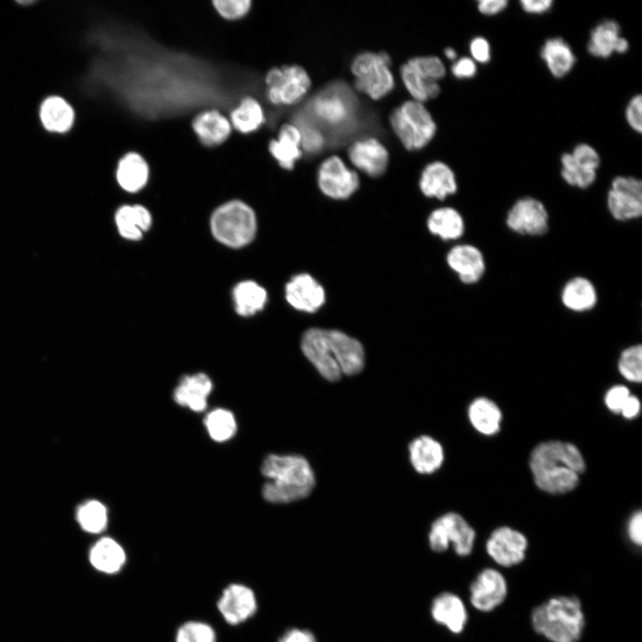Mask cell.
Wrapping results in <instances>:
<instances>
[{
    "label": "cell",
    "mask_w": 642,
    "mask_h": 642,
    "mask_svg": "<svg viewBox=\"0 0 642 642\" xmlns=\"http://www.w3.org/2000/svg\"><path fill=\"white\" fill-rule=\"evenodd\" d=\"M429 231L445 241L457 240L465 231V223L461 213L452 207L434 210L427 219Z\"/></svg>",
    "instance_id": "d6a6232c"
},
{
    "label": "cell",
    "mask_w": 642,
    "mask_h": 642,
    "mask_svg": "<svg viewBox=\"0 0 642 642\" xmlns=\"http://www.w3.org/2000/svg\"><path fill=\"white\" fill-rule=\"evenodd\" d=\"M116 177L119 185L127 192L141 190L149 177V167L137 152H128L119 161Z\"/></svg>",
    "instance_id": "1f68e13d"
},
{
    "label": "cell",
    "mask_w": 642,
    "mask_h": 642,
    "mask_svg": "<svg viewBox=\"0 0 642 642\" xmlns=\"http://www.w3.org/2000/svg\"><path fill=\"white\" fill-rule=\"evenodd\" d=\"M617 368L620 374L631 383H641L642 380V346L632 344L621 352Z\"/></svg>",
    "instance_id": "b9f144b4"
},
{
    "label": "cell",
    "mask_w": 642,
    "mask_h": 642,
    "mask_svg": "<svg viewBox=\"0 0 642 642\" xmlns=\"http://www.w3.org/2000/svg\"><path fill=\"white\" fill-rule=\"evenodd\" d=\"M193 128L202 143L211 146L223 143L228 137L231 123L218 111L210 110L193 119Z\"/></svg>",
    "instance_id": "f546056e"
},
{
    "label": "cell",
    "mask_w": 642,
    "mask_h": 642,
    "mask_svg": "<svg viewBox=\"0 0 642 642\" xmlns=\"http://www.w3.org/2000/svg\"><path fill=\"white\" fill-rule=\"evenodd\" d=\"M301 350L318 373L330 382L342 374L354 375L364 366L361 343L337 330L309 329L302 337Z\"/></svg>",
    "instance_id": "6da1fadb"
},
{
    "label": "cell",
    "mask_w": 642,
    "mask_h": 642,
    "mask_svg": "<svg viewBox=\"0 0 642 642\" xmlns=\"http://www.w3.org/2000/svg\"><path fill=\"white\" fill-rule=\"evenodd\" d=\"M446 72L443 62L435 55L410 58L399 68L401 81L412 100L423 103L439 95V81Z\"/></svg>",
    "instance_id": "9c48e42d"
},
{
    "label": "cell",
    "mask_w": 642,
    "mask_h": 642,
    "mask_svg": "<svg viewBox=\"0 0 642 642\" xmlns=\"http://www.w3.org/2000/svg\"><path fill=\"white\" fill-rule=\"evenodd\" d=\"M535 632L549 642H578L585 625L580 600L575 596H555L535 606L531 614Z\"/></svg>",
    "instance_id": "277c9868"
},
{
    "label": "cell",
    "mask_w": 642,
    "mask_h": 642,
    "mask_svg": "<svg viewBox=\"0 0 642 642\" xmlns=\"http://www.w3.org/2000/svg\"><path fill=\"white\" fill-rule=\"evenodd\" d=\"M625 119L629 127L635 132L641 134L642 132V96L640 94L633 95L626 108Z\"/></svg>",
    "instance_id": "bcb514c9"
},
{
    "label": "cell",
    "mask_w": 642,
    "mask_h": 642,
    "mask_svg": "<svg viewBox=\"0 0 642 642\" xmlns=\"http://www.w3.org/2000/svg\"><path fill=\"white\" fill-rule=\"evenodd\" d=\"M317 185L321 192L335 200L350 197L359 186V177L338 155L325 159L317 169Z\"/></svg>",
    "instance_id": "5bb4252c"
},
{
    "label": "cell",
    "mask_w": 642,
    "mask_h": 642,
    "mask_svg": "<svg viewBox=\"0 0 642 642\" xmlns=\"http://www.w3.org/2000/svg\"><path fill=\"white\" fill-rule=\"evenodd\" d=\"M444 55L447 59L453 62H455L458 58L457 51L452 47L445 48Z\"/></svg>",
    "instance_id": "6f0895ef"
},
{
    "label": "cell",
    "mask_w": 642,
    "mask_h": 642,
    "mask_svg": "<svg viewBox=\"0 0 642 642\" xmlns=\"http://www.w3.org/2000/svg\"><path fill=\"white\" fill-rule=\"evenodd\" d=\"M285 297L294 309L313 313L325 302V291L311 276L299 274L285 286Z\"/></svg>",
    "instance_id": "d6986e66"
},
{
    "label": "cell",
    "mask_w": 642,
    "mask_h": 642,
    "mask_svg": "<svg viewBox=\"0 0 642 642\" xmlns=\"http://www.w3.org/2000/svg\"><path fill=\"white\" fill-rule=\"evenodd\" d=\"M352 166L369 177L383 175L389 164V152L375 137H365L353 142L348 149Z\"/></svg>",
    "instance_id": "e0dca14e"
},
{
    "label": "cell",
    "mask_w": 642,
    "mask_h": 642,
    "mask_svg": "<svg viewBox=\"0 0 642 642\" xmlns=\"http://www.w3.org/2000/svg\"><path fill=\"white\" fill-rule=\"evenodd\" d=\"M212 391V382L203 373L185 375L173 392L174 400L194 412L203 411Z\"/></svg>",
    "instance_id": "603a6c76"
},
{
    "label": "cell",
    "mask_w": 642,
    "mask_h": 642,
    "mask_svg": "<svg viewBox=\"0 0 642 642\" xmlns=\"http://www.w3.org/2000/svg\"><path fill=\"white\" fill-rule=\"evenodd\" d=\"M640 411V402L638 399L631 395L628 398L624 406L622 407L621 413L623 417L627 419H632L636 417Z\"/></svg>",
    "instance_id": "11a10c76"
},
{
    "label": "cell",
    "mask_w": 642,
    "mask_h": 642,
    "mask_svg": "<svg viewBox=\"0 0 642 642\" xmlns=\"http://www.w3.org/2000/svg\"><path fill=\"white\" fill-rule=\"evenodd\" d=\"M233 298L236 312L248 317L261 310L267 301V292L253 281H243L235 285Z\"/></svg>",
    "instance_id": "8d00e7d4"
},
{
    "label": "cell",
    "mask_w": 642,
    "mask_h": 642,
    "mask_svg": "<svg viewBox=\"0 0 642 642\" xmlns=\"http://www.w3.org/2000/svg\"><path fill=\"white\" fill-rule=\"evenodd\" d=\"M571 154L575 162L586 169L597 171L601 164L600 155L597 151L586 143L576 144Z\"/></svg>",
    "instance_id": "7bdbcfd3"
},
{
    "label": "cell",
    "mask_w": 642,
    "mask_h": 642,
    "mask_svg": "<svg viewBox=\"0 0 642 642\" xmlns=\"http://www.w3.org/2000/svg\"><path fill=\"white\" fill-rule=\"evenodd\" d=\"M449 267L458 276L459 280L467 285L480 283L487 270V263L482 251L471 243H461L452 247L446 257Z\"/></svg>",
    "instance_id": "ac0fdd59"
},
{
    "label": "cell",
    "mask_w": 642,
    "mask_h": 642,
    "mask_svg": "<svg viewBox=\"0 0 642 642\" xmlns=\"http://www.w3.org/2000/svg\"><path fill=\"white\" fill-rule=\"evenodd\" d=\"M621 27L613 20H605L595 26L589 34L587 51L596 58L606 59L615 53Z\"/></svg>",
    "instance_id": "d590c367"
},
{
    "label": "cell",
    "mask_w": 642,
    "mask_h": 642,
    "mask_svg": "<svg viewBox=\"0 0 642 642\" xmlns=\"http://www.w3.org/2000/svg\"><path fill=\"white\" fill-rule=\"evenodd\" d=\"M268 479L263 485L264 498L274 504H287L307 498L316 480L308 460L299 455L270 454L261 465Z\"/></svg>",
    "instance_id": "3957f363"
},
{
    "label": "cell",
    "mask_w": 642,
    "mask_h": 642,
    "mask_svg": "<svg viewBox=\"0 0 642 642\" xmlns=\"http://www.w3.org/2000/svg\"><path fill=\"white\" fill-rule=\"evenodd\" d=\"M469 51L476 63L486 64L491 59L490 45L484 37H474L469 43Z\"/></svg>",
    "instance_id": "c3c4849f"
},
{
    "label": "cell",
    "mask_w": 642,
    "mask_h": 642,
    "mask_svg": "<svg viewBox=\"0 0 642 642\" xmlns=\"http://www.w3.org/2000/svg\"><path fill=\"white\" fill-rule=\"evenodd\" d=\"M351 103L339 90H326L318 94L312 101L311 109L322 121L337 125L346 121L351 114Z\"/></svg>",
    "instance_id": "484cf974"
},
{
    "label": "cell",
    "mask_w": 642,
    "mask_h": 642,
    "mask_svg": "<svg viewBox=\"0 0 642 642\" xmlns=\"http://www.w3.org/2000/svg\"><path fill=\"white\" fill-rule=\"evenodd\" d=\"M268 150L283 169H292L303 153L299 128L292 123L284 124L279 129L277 138L270 141Z\"/></svg>",
    "instance_id": "cb8c5ba5"
},
{
    "label": "cell",
    "mask_w": 642,
    "mask_h": 642,
    "mask_svg": "<svg viewBox=\"0 0 642 642\" xmlns=\"http://www.w3.org/2000/svg\"><path fill=\"white\" fill-rule=\"evenodd\" d=\"M296 126L301 134V147L303 151L314 153L323 148L325 138L320 131L310 126Z\"/></svg>",
    "instance_id": "f6af8a7d"
},
{
    "label": "cell",
    "mask_w": 642,
    "mask_h": 642,
    "mask_svg": "<svg viewBox=\"0 0 642 642\" xmlns=\"http://www.w3.org/2000/svg\"><path fill=\"white\" fill-rule=\"evenodd\" d=\"M389 121L402 145L409 151L424 148L437 131L435 120L424 103L412 99L396 107Z\"/></svg>",
    "instance_id": "5b68a950"
},
{
    "label": "cell",
    "mask_w": 642,
    "mask_h": 642,
    "mask_svg": "<svg viewBox=\"0 0 642 642\" xmlns=\"http://www.w3.org/2000/svg\"><path fill=\"white\" fill-rule=\"evenodd\" d=\"M507 4L506 0H480L477 2V10L485 16H493L502 12Z\"/></svg>",
    "instance_id": "816d5d0a"
},
{
    "label": "cell",
    "mask_w": 642,
    "mask_h": 642,
    "mask_svg": "<svg viewBox=\"0 0 642 642\" xmlns=\"http://www.w3.org/2000/svg\"><path fill=\"white\" fill-rule=\"evenodd\" d=\"M218 629L206 617L191 616L178 621L171 642H220Z\"/></svg>",
    "instance_id": "4dcf8cb0"
},
{
    "label": "cell",
    "mask_w": 642,
    "mask_h": 642,
    "mask_svg": "<svg viewBox=\"0 0 642 642\" xmlns=\"http://www.w3.org/2000/svg\"><path fill=\"white\" fill-rule=\"evenodd\" d=\"M474 541V530L457 513H447L436 519L429 533L430 547L433 551L443 552L451 544L460 556L472 553Z\"/></svg>",
    "instance_id": "8fae6325"
},
{
    "label": "cell",
    "mask_w": 642,
    "mask_h": 642,
    "mask_svg": "<svg viewBox=\"0 0 642 642\" xmlns=\"http://www.w3.org/2000/svg\"><path fill=\"white\" fill-rule=\"evenodd\" d=\"M563 306L571 312L586 313L597 304V290L588 277L576 276L565 282L560 292Z\"/></svg>",
    "instance_id": "7402d4cb"
},
{
    "label": "cell",
    "mask_w": 642,
    "mask_h": 642,
    "mask_svg": "<svg viewBox=\"0 0 642 642\" xmlns=\"http://www.w3.org/2000/svg\"><path fill=\"white\" fill-rule=\"evenodd\" d=\"M419 187L429 198L444 200L457 191V182L453 169L441 160L428 163L422 170Z\"/></svg>",
    "instance_id": "ffe728a7"
},
{
    "label": "cell",
    "mask_w": 642,
    "mask_h": 642,
    "mask_svg": "<svg viewBox=\"0 0 642 642\" xmlns=\"http://www.w3.org/2000/svg\"><path fill=\"white\" fill-rule=\"evenodd\" d=\"M204 424L212 440L223 442L232 438L236 432V421L227 409L216 408L210 412Z\"/></svg>",
    "instance_id": "f35d334b"
},
{
    "label": "cell",
    "mask_w": 642,
    "mask_h": 642,
    "mask_svg": "<svg viewBox=\"0 0 642 642\" xmlns=\"http://www.w3.org/2000/svg\"><path fill=\"white\" fill-rule=\"evenodd\" d=\"M39 119L44 128L52 133H65L74 123L72 106L62 96L46 97L39 107Z\"/></svg>",
    "instance_id": "83f0119b"
},
{
    "label": "cell",
    "mask_w": 642,
    "mask_h": 642,
    "mask_svg": "<svg viewBox=\"0 0 642 642\" xmlns=\"http://www.w3.org/2000/svg\"><path fill=\"white\" fill-rule=\"evenodd\" d=\"M560 162L561 177L568 185L584 190L595 183L597 177V171L586 169L578 165L571 152L563 153Z\"/></svg>",
    "instance_id": "60d3db41"
},
{
    "label": "cell",
    "mask_w": 642,
    "mask_h": 642,
    "mask_svg": "<svg viewBox=\"0 0 642 642\" xmlns=\"http://www.w3.org/2000/svg\"><path fill=\"white\" fill-rule=\"evenodd\" d=\"M630 48L629 41L624 37H621L617 42L615 47V54H625Z\"/></svg>",
    "instance_id": "9f6ffc18"
},
{
    "label": "cell",
    "mask_w": 642,
    "mask_h": 642,
    "mask_svg": "<svg viewBox=\"0 0 642 642\" xmlns=\"http://www.w3.org/2000/svg\"><path fill=\"white\" fill-rule=\"evenodd\" d=\"M630 396V390L626 386L621 384L614 385L606 391L605 395V404L613 413L620 414Z\"/></svg>",
    "instance_id": "7dc6e473"
},
{
    "label": "cell",
    "mask_w": 642,
    "mask_h": 642,
    "mask_svg": "<svg viewBox=\"0 0 642 642\" xmlns=\"http://www.w3.org/2000/svg\"><path fill=\"white\" fill-rule=\"evenodd\" d=\"M433 619L455 634L461 633L467 622V611L456 594L444 592L436 597L432 605Z\"/></svg>",
    "instance_id": "d4e9b609"
},
{
    "label": "cell",
    "mask_w": 642,
    "mask_h": 642,
    "mask_svg": "<svg viewBox=\"0 0 642 642\" xmlns=\"http://www.w3.org/2000/svg\"><path fill=\"white\" fill-rule=\"evenodd\" d=\"M606 207L616 221L639 218L642 216V181L631 176L613 177L606 194Z\"/></svg>",
    "instance_id": "4fadbf2b"
},
{
    "label": "cell",
    "mask_w": 642,
    "mask_h": 642,
    "mask_svg": "<svg viewBox=\"0 0 642 642\" xmlns=\"http://www.w3.org/2000/svg\"><path fill=\"white\" fill-rule=\"evenodd\" d=\"M528 539L521 531L501 526L495 529L486 541V552L499 566L509 568L520 564L526 557Z\"/></svg>",
    "instance_id": "9a60e30c"
},
{
    "label": "cell",
    "mask_w": 642,
    "mask_h": 642,
    "mask_svg": "<svg viewBox=\"0 0 642 642\" xmlns=\"http://www.w3.org/2000/svg\"><path fill=\"white\" fill-rule=\"evenodd\" d=\"M468 417L473 427L483 435L491 436L500 430L501 410L488 398L480 397L473 400L468 407Z\"/></svg>",
    "instance_id": "e575fe53"
},
{
    "label": "cell",
    "mask_w": 642,
    "mask_h": 642,
    "mask_svg": "<svg viewBox=\"0 0 642 642\" xmlns=\"http://www.w3.org/2000/svg\"><path fill=\"white\" fill-rule=\"evenodd\" d=\"M213 4L218 12L226 19L235 20L246 14L251 7L249 0H215Z\"/></svg>",
    "instance_id": "ee69618b"
},
{
    "label": "cell",
    "mask_w": 642,
    "mask_h": 642,
    "mask_svg": "<svg viewBox=\"0 0 642 642\" xmlns=\"http://www.w3.org/2000/svg\"><path fill=\"white\" fill-rule=\"evenodd\" d=\"M450 70L457 78H473L477 73V63L471 57H460L453 62Z\"/></svg>",
    "instance_id": "681fc988"
},
{
    "label": "cell",
    "mask_w": 642,
    "mask_h": 642,
    "mask_svg": "<svg viewBox=\"0 0 642 642\" xmlns=\"http://www.w3.org/2000/svg\"><path fill=\"white\" fill-rule=\"evenodd\" d=\"M628 536L632 543L637 546L642 544V513L635 512L628 523Z\"/></svg>",
    "instance_id": "f907efd6"
},
{
    "label": "cell",
    "mask_w": 642,
    "mask_h": 642,
    "mask_svg": "<svg viewBox=\"0 0 642 642\" xmlns=\"http://www.w3.org/2000/svg\"><path fill=\"white\" fill-rule=\"evenodd\" d=\"M552 0H522V9L529 14H543L547 12L553 6Z\"/></svg>",
    "instance_id": "f5cc1de1"
},
{
    "label": "cell",
    "mask_w": 642,
    "mask_h": 642,
    "mask_svg": "<svg viewBox=\"0 0 642 642\" xmlns=\"http://www.w3.org/2000/svg\"><path fill=\"white\" fill-rule=\"evenodd\" d=\"M77 517L80 527L88 533H101L108 524L107 509L97 500H89L80 506Z\"/></svg>",
    "instance_id": "ab89813d"
},
{
    "label": "cell",
    "mask_w": 642,
    "mask_h": 642,
    "mask_svg": "<svg viewBox=\"0 0 642 642\" xmlns=\"http://www.w3.org/2000/svg\"><path fill=\"white\" fill-rule=\"evenodd\" d=\"M232 125L242 133L256 130L264 122V111L259 103L247 96L230 114Z\"/></svg>",
    "instance_id": "74e56055"
},
{
    "label": "cell",
    "mask_w": 642,
    "mask_h": 642,
    "mask_svg": "<svg viewBox=\"0 0 642 642\" xmlns=\"http://www.w3.org/2000/svg\"><path fill=\"white\" fill-rule=\"evenodd\" d=\"M413 467L420 473H432L437 471L444 460L442 446L430 436L415 439L408 447Z\"/></svg>",
    "instance_id": "f1b7e54d"
},
{
    "label": "cell",
    "mask_w": 642,
    "mask_h": 642,
    "mask_svg": "<svg viewBox=\"0 0 642 642\" xmlns=\"http://www.w3.org/2000/svg\"><path fill=\"white\" fill-rule=\"evenodd\" d=\"M508 585L504 574L492 567L482 569L470 586V602L482 613H490L506 600Z\"/></svg>",
    "instance_id": "2e32d148"
},
{
    "label": "cell",
    "mask_w": 642,
    "mask_h": 642,
    "mask_svg": "<svg viewBox=\"0 0 642 642\" xmlns=\"http://www.w3.org/2000/svg\"><path fill=\"white\" fill-rule=\"evenodd\" d=\"M529 465L538 488L555 495L574 490L586 468L580 449L572 443L559 440L537 445Z\"/></svg>",
    "instance_id": "7a4b0ae2"
},
{
    "label": "cell",
    "mask_w": 642,
    "mask_h": 642,
    "mask_svg": "<svg viewBox=\"0 0 642 642\" xmlns=\"http://www.w3.org/2000/svg\"><path fill=\"white\" fill-rule=\"evenodd\" d=\"M89 562L98 572L116 575L128 565V553L123 546L111 537L99 539L89 551Z\"/></svg>",
    "instance_id": "44dd1931"
},
{
    "label": "cell",
    "mask_w": 642,
    "mask_h": 642,
    "mask_svg": "<svg viewBox=\"0 0 642 642\" xmlns=\"http://www.w3.org/2000/svg\"><path fill=\"white\" fill-rule=\"evenodd\" d=\"M278 642H317L314 635L306 630L290 629L278 639Z\"/></svg>",
    "instance_id": "db71d44e"
},
{
    "label": "cell",
    "mask_w": 642,
    "mask_h": 642,
    "mask_svg": "<svg viewBox=\"0 0 642 642\" xmlns=\"http://www.w3.org/2000/svg\"><path fill=\"white\" fill-rule=\"evenodd\" d=\"M506 226L514 234L537 237L549 230V213L545 204L532 196L517 199L508 209Z\"/></svg>",
    "instance_id": "7c38bea8"
},
{
    "label": "cell",
    "mask_w": 642,
    "mask_h": 642,
    "mask_svg": "<svg viewBox=\"0 0 642 642\" xmlns=\"http://www.w3.org/2000/svg\"><path fill=\"white\" fill-rule=\"evenodd\" d=\"M266 95L275 105H292L309 93L311 79L300 65H285L271 69L265 77Z\"/></svg>",
    "instance_id": "30bf717a"
},
{
    "label": "cell",
    "mask_w": 642,
    "mask_h": 642,
    "mask_svg": "<svg viewBox=\"0 0 642 642\" xmlns=\"http://www.w3.org/2000/svg\"><path fill=\"white\" fill-rule=\"evenodd\" d=\"M259 608L256 590L243 580H232L225 583L213 601L214 612L222 623L232 630L250 624Z\"/></svg>",
    "instance_id": "8992f818"
},
{
    "label": "cell",
    "mask_w": 642,
    "mask_h": 642,
    "mask_svg": "<svg viewBox=\"0 0 642 642\" xmlns=\"http://www.w3.org/2000/svg\"><path fill=\"white\" fill-rule=\"evenodd\" d=\"M213 236L221 243L240 248L254 238L257 229L255 213L246 203L234 200L219 206L210 218Z\"/></svg>",
    "instance_id": "52a82bcc"
},
{
    "label": "cell",
    "mask_w": 642,
    "mask_h": 642,
    "mask_svg": "<svg viewBox=\"0 0 642 642\" xmlns=\"http://www.w3.org/2000/svg\"><path fill=\"white\" fill-rule=\"evenodd\" d=\"M540 57L550 74L556 78L568 75L576 63L571 45L562 37L547 38L541 49Z\"/></svg>",
    "instance_id": "4316f807"
},
{
    "label": "cell",
    "mask_w": 642,
    "mask_h": 642,
    "mask_svg": "<svg viewBox=\"0 0 642 642\" xmlns=\"http://www.w3.org/2000/svg\"><path fill=\"white\" fill-rule=\"evenodd\" d=\"M115 221L122 237L136 241L151 226L152 216L142 205H124L117 210Z\"/></svg>",
    "instance_id": "836d02e7"
},
{
    "label": "cell",
    "mask_w": 642,
    "mask_h": 642,
    "mask_svg": "<svg viewBox=\"0 0 642 642\" xmlns=\"http://www.w3.org/2000/svg\"><path fill=\"white\" fill-rule=\"evenodd\" d=\"M391 66V60L386 52L358 54L350 65L355 87L369 98L380 100L395 86Z\"/></svg>",
    "instance_id": "ba28073f"
}]
</instances>
